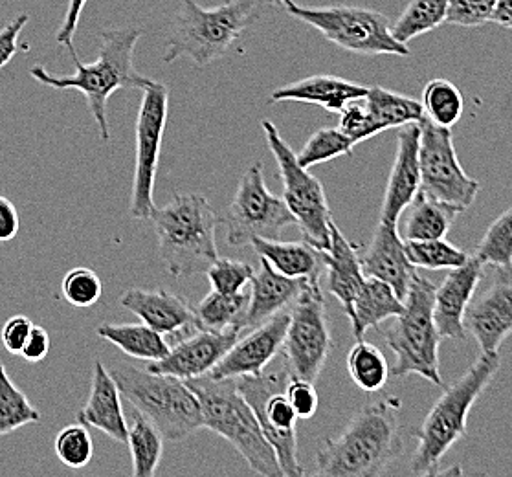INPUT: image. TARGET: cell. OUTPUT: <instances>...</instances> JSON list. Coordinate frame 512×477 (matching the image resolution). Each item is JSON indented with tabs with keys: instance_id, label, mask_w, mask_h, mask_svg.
Wrapping results in <instances>:
<instances>
[{
	"instance_id": "6da1fadb",
	"label": "cell",
	"mask_w": 512,
	"mask_h": 477,
	"mask_svg": "<svg viewBox=\"0 0 512 477\" xmlns=\"http://www.w3.org/2000/svg\"><path fill=\"white\" fill-rule=\"evenodd\" d=\"M401 402H373L349 421L338 437L323 441L314 474L322 477H375L386 472L401 452Z\"/></svg>"
},
{
	"instance_id": "7a4b0ae2",
	"label": "cell",
	"mask_w": 512,
	"mask_h": 477,
	"mask_svg": "<svg viewBox=\"0 0 512 477\" xmlns=\"http://www.w3.org/2000/svg\"><path fill=\"white\" fill-rule=\"evenodd\" d=\"M142 37L136 26L101 32L100 56L83 65L76 50L70 52L76 72L72 76H54L45 67H34L30 76L41 85L57 90H79L89 105L90 114L98 125L103 142L111 140V125L107 116V103L116 90L147 87L153 79L144 78L134 68V48Z\"/></svg>"
},
{
	"instance_id": "3957f363",
	"label": "cell",
	"mask_w": 512,
	"mask_h": 477,
	"mask_svg": "<svg viewBox=\"0 0 512 477\" xmlns=\"http://www.w3.org/2000/svg\"><path fill=\"white\" fill-rule=\"evenodd\" d=\"M149 221L153 222L158 254L169 276H197L219 259L215 241L219 221L204 195H175L164 208H155Z\"/></svg>"
},
{
	"instance_id": "277c9868",
	"label": "cell",
	"mask_w": 512,
	"mask_h": 477,
	"mask_svg": "<svg viewBox=\"0 0 512 477\" xmlns=\"http://www.w3.org/2000/svg\"><path fill=\"white\" fill-rule=\"evenodd\" d=\"M498 369V353H481L467 373L445 389L426 415L421 428L413 433L417 437V448L412 457L413 474L434 476L441 459L467 435L468 413L479 395L489 388Z\"/></svg>"
},
{
	"instance_id": "5b68a950",
	"label": "cell",
	"mask_w": 512,
	"mask_h": 477,
	"mask_svg": "<svg viewBox=\"0 0 512 477\" xmlns=\"http://www.w3.org/2000/svg\"><path fill=\"white\" fill-rule=\"evenodd\" d=\"M186 382L201 402L202 428L232 444L259 476L285 477L278 455L263 435L256 413L239 393L235 378L199 377Z\"/></svg>"
},
{
	"instance_id": "8992f818",
	"label": "cell",
	"mask_w": 512,
	"mask_h": 477,
	"mask_svg": "<svg viewBox=\"0 0 512 477\" xmlns=\"http://www.w3.org/2000/svg\"><path fill=\"white\" fill-rule=\"evenodd\" d=\"M259 2L230 0L215 8H202L195 0H182L167 35L164 63L188 57L195 67L204 68L226 56L256 19Z\"/></svg>"
},
{
	"instance_id": "52a82bcc",
	"label": "cell",
	"mask_w": 512,
	"mask_h": 477,
	"mask_svg": "<svg viewBox=\"0 0 512 477\" xmlns=\"http://www.w3.org/2000/svg\"><path fill=\"white\" fill-rule=\"evenodd\" d=\"M122 397L155 424L166 441L180 443L201 430V402L186 380L120 364L112 367Z\"/></svg>"
},
{
	"instance_id": "ba28073f",
	"label": "cell",
	"mask_w": 512,
	"mask_h": 477,
	"mask_svg": "<svg viewBox=\"0 0 512 477\" xmlns=\"http://www.w3.org/2000/svg\"><path fill=\"white\" fill-rule=\"evenodd\" d=\"M434 292V283L417 274L402 300L404 309L384 331V338L395 356L391 375H419L435 386H443L439 369V345L443 336L435 325Z\"/></svg>"
},
{
	"instance_id": "9c48e42d",
	"label": "cell",
	"mask_w": 512,
	"mask_h": 477,
	"mask_svg": "<svg viewBox=\"0 0 512 477\" xmlns=\"http://www.w3.org/2000/svg\"><path fill=\"white\" fill-rule=\"evenodd\" d=\"M283 8L347 52L362 56H410L408 45H402L391 35L388 17L375 10L358 6L314 8L300 6L292 0H287Z\"/></svg>"
},
{
	"instance_id": "30bf717a",
	"label": "cell",
	"mask_w": 512,
	"mask_h": 477,
	"mask_svg": "<svg viewBox=\"0 0 512 477\" xmlns=\"http://www.w3.org/2000/svg\"><path fill=\"white\" fill-rule=\"evenodd\" d=\"M263 131L268 149L276 158L279 175L283 180V197L303 239L320 252L331 246V208L325 197L322 182L298 164L296 153L279 134L278 127L270 120H263Z\"/></svg>"
},
{
	"instance_id": "8fae6325",
	"label": "cell",
	"mask_w": 512,
	"mask_h": 477,
	"mask_svg": "<svg viewBox=\"0 0 512 477\" xmlns=\"http://www.w3.org/2000/svg\"><path fill=\"white\" fill-rule=\"evenodd\" d=\"M289 369L259 373L252 377L235 378V384L243 399L256 413L257 422L278 455V463L285 477L303 476L298 461V415L287 399Z\"/></svg>"
},
{
	"instance_id": "7c38bea8",
	"label": "cell",
	"mask_w": 512,
	"mask_h": 477,
	"mask_svg": "<svg viewBox=\"0 0 512 477\" xmlns=\"http://www.w3.org/2000/svg\"><path fill=\"white\" fill-rule=\"evenodd\" d=\"M333 347L320 281H309L290 307L283 356L290 377L316 382Z\"/></svg>"
},
{
	"instance_id": "4fadbf2b",
	"label": "cell",
	"mask_w": 512,
	"mask_h": 477,
	"mask_svg": "<svg viewBox=\"0 0 512 477\" xmlns=\"http://www.w3.org/2000/svg\"><path fill=\"white\" fill-rule=\"evenodd\" d=\"M224 222L226 243L232 246L250 245L254 237L279 239L287 226L296 224L285 200L268 191L261 162L241 177Z\"/></svg>"
},
{
	"instance_id": "5bb4252c",
	"label": "cell",
	"mask_w": 512,
	"mask_h": 477,
	"mask_svg": "<svg viewBox=\"0 0 512 477\" xmlns=\"http://www.w3.org/2000/svg\"><path fill=\"white\" fill-rule=\"evenodd\" d=\"M144 98L136 118V164L129 213L145 221L155 210V182L158 160L169 116V89L164 83L151 81L144 87Z\"/></svg>"
},
{
	"instance_id": "9a60e30c",
	"label": "cell",
	"mask_w": 512,
	"mask_h": 477,
	"mask_svg": "<svg viewBox=\"0 0 512 477\" xmlns=\"http://www.w3.org/2000/svg\"><path fill=\"white\" fill-rule=\"evenodd\" d=\"M419 127L421 191L461 211L467 210L474 204L481 186L476 178L468 177L465 167L461 166L452 129L439 127L426 118Z\"/></svg>"
},
{
	"instance_id": "2e32d148",
	"label": "cell",
	"mask_w": 512,
	"mask_h": 477,
	"mask_svg": "<svg viewBox=\"0 0 512 477\" xmlns=\"http://www.w3.org/2000/svg\"><path fill=\"white\" fill-rule=\"evenodd\" d=\"M489 285L474 294L463 316V327L479 353H498L512 334V267H490Z\"/></svg>"
},
{
	"instance_id": "e0dca14e",
	"label": "cell",
	"mask_w": 512,
	"mask_h": 477,
	"mask_svg": "<svg viewBox=\"0 0 512 477\" xmlns=\"http://www.w3.org/2000/svg\"><path fill=\"white\" fill-rule=\"evenodd\" d=\"M241 333L243 331L239 327H230L224 331H206L197 327L186 334V338L171 345L164 358L149 362L145 369L182 380L206 377L230 351Z\"/></svg>"
},
{
	"instance_id": "ac0fdd59",
	"label": "cell",
	"mask_w": 512,
	"mask_h": 477,
	"mask_svg": "<svg viewBox=\"0 0 512 477\" xmlns=\"http://www.w3.org/2000/svg\"><path fill=\"white\" fill-rule=\"evenodd\" d=\"M290 311H281L268 322L250 329L243 338L239 336L230 351L213 367L212 378H241L259 375L278 355L283 347L285 333L289 327Z\"/></svg>"
},
{
	"instance_id": "d6986e66",
	"label": "cell",
	"mask_w": 512,
	"mask_h": 477,
	"mask_svg": "<svg viewBox=\"0 0 512 477\" xmlns=\"http://www.w3.org/2000/svg\"><path fill=\"white\" fill-rule=\"evenodd\" d=\"M419 136H421L419 123H408L399 131L397 153H395L388 186H386L382 208H380V221L399 224L402 213L421 191Z\"/></svg>"
},
{
	"instance_id": "ffe728a7",
	"label": "cell",
	"mask_w": 512,
	"mask_h": 477,
	"mask_svg": "<svg viewBox=\"0 0 512 477\" xmlns=\"http://www.w3.org/2000/svg\"><path fill=\"white\" fill-rule=\"evenodd\" d=\"M485 268L479 259L470 256L463 267L452 268L443 283L435 287L434 320L443 338H465L467 331L463 327V316L485 276Z\"/></svg>"
},
{
	"instance_id": "44dd1931",
	"label": "cell",
	"mask_w": 512,
	"mask_h": 477,
	"mask_svg": "<svg viewBox=\"0 0 512 477\" xmlns=\"http://www.w3.org/2000/svg\"><path fill=\"white\" fill-rule=\"evenodd\" d=\"M366 278H375L388 283L397 296L404 300L417 268L413 267L404 250V239L397 224L380 221L369 241L368 248L360 256Z\"/></svg>"
},
{
	"instance_id": "7402d4cb",
	"label": "cell",
	"mask_w": 512,
	"mask_h": 477,
	"mask_svg": "<svg viewBox=\"0 0 512 477\" xmlns=\"http://www.w3.org/2000/svg\"><path fill=\"white\" fill-rule=\"evenodd\" d=\"M123 309L133 312L142 323L160 334L191 333L197 329L195 309L182 296L169 294L164 289L125 290L120 298Z\"/></svg>"
},
{
	"instance_id": "603a6c76",
	"label": "cell",
	"mask_w": 512,
	"mask_h": 477,
	"mask_svg": "<svg viewBox=\"0 0 512 477\" xmlns=\"http://www.w3.org/2000/svg\"><path fill=\"white\" fill-rule=\"evenodd\" d=\"M261 270L250 279V296L243 318V331L268 322L278 312L287 311L298 300L309 279L287 278L279 274L267 259L259 257Z\"/></svg>"
},
{
	"instance_id": "cb8c5ba5",
	"label": "cell",
	"mask_w": 512,
	"mask_h": 477,
	"mask_svg": "<svg viewBox=\"0 0 512 477\" xmlns=\"http://www.w3.org/2000/svg\"><path fill=\"white\" fill-rule=\"evenodd\" d=\"M78 421L87 428H96L118 443L127 444V417L123 411L122 393L109 369L101 360H94L92 386L87 404L78 411Z\"/></svg>"
},
{
	"instance_id": "d4e9b609",
	"label": "cell",
	"mask_w": 512,
	"mask_h": 477,
	"mask_svg": "<svg viewBox=\"0 0 512 477\" xmlns=\"http://www.w3.org/2000/svg\"><path fill=\"white\" fill-rule=\"evenodd\" d=\"M322 263L327 268V289L349 316L366 283V274L362 270L358 246L347 241L334 221H331V246L327 252H322Z\"/></svg>"
},
{
	"instance_id": "484cf974",
	"label": "cell",
	"mask_w": 512,
	"mask_h": 477,
	"mask_svg": "<svg viewBox=\"0 0 512 477\" xmlns=\"http://www.w3.org/2000/svg\"><path fill=\"white\" fill-rule=\"evenodd\" d=\"M369 87H362L353 81L338 76H311L294 81L270 94V103L279 101H300L322 107L323 111L340 114L349 101L360 100L368 94Z\"/></svg>"
},
{
	"instance_id": "4316f807",
	"label": "cell",
	"mask_w": 512,
	"mask_h": 477,
	"mask_svg": "<svg viewBox=\"0 0 512 477\" xmlns=\"http://www.w3.org/2000/svg\"><path fill=\"white\" fill-rule=\"evenodd\" d=\"M362 101L366 107L369 138L388 129H401L408 123H421L426 118L421 101L382 87L368 89Z\"/></svg>"
},
{
	"instance_id": "83f0119b",
	"label": "cell",
	"mask_w": 512,
	"mask_h": 477,
	"mask_svg": "<svg viewBox=\"0 0 512 477\" xmlns=\"http://www.w3.org/2000/svg\"><path fill=\"white\" fill-rule=\"evenodd\" d=\"M250 246L256 250L257 256L267 259L279 274H283L287 278L320 281L322 252L309 245L307 241L283 243L279 239L254 237L250 241Z\"/></svg>"
},
{
	"instance_id": "f1b7e54d",
	"label": "cell",
	"mask_w": 512,
	"mask_h": 477,
	"mask_svg": "<svg viewBox=\"0 0 512 477\" xmlns=\"http://www.w3.org/2000/svg\"><path fill=\"white\" fill-rule=\"evenodd\" d=\"M406 210L408 213L399 230L404 241L445 239L457 215L461 213L456 206L434 199L423 191L417 193V197L412 200V204Z\"/></svg>"
},
{
	"instance_id": "f546056e",
	"label": "cell",
	"mask_w": 512,
	"mask_h": 477,
	"mask_svg": "<svg viewBox=\"0 0 512 477\" xmlns=\"http://www.w3.org/2000/svg\"><path fill=\"white\" fill-rule=\"evenodd\" d=\"M402 309L404 301L388 283L380 279L366 278V283L353 305V311L349 314L355 338L362 340L368 329L380 327L382 323L393 320L401 314Z\"/></svg>"
},
{
	"instance_id": "4dcf8cb0",
	"label": "cell",
	"mask_w": 512,
	"mask_h": 477,
	"mask_svg": "<svg viewBox=\"0 0 512 477\" xmlns=\"http://www.w3.org/2000/svg\"><path fill=\"white\" fill-rule=\"evenodd\" d=\"M96 334L101 340L116 345L125 355L147 362L164 358L171 347L164 334L145 323H103L96 329Z\"/></svg>"
},
{
	"instance_id": "1f68e13d",
	"label": "cell",
	"mask_w": 512,
	"mask_h": 477,
	"mask_svg": "<svg viewBox=\"0 0 512 477\" xmlns=\"http://www.w3.org/2000/svg\"><path fill=\"white\" fill-rule=\"evenodd\" d=\"M164 435L145 415L133 408L127 422V446L133 457L134 477H153L164 454Z\"/></svg>"
},
{
	"instance_id": "d6a6232c",
	"label": "cell",
	"mask_w": 512,
	"mask_h": 477,
	"mask_svg": "<svg viewBox=\"0 0 512 477\" xmlns=\"http://www.w3.org/2000/svg\"><path fill=\"white\" fill-rule=\"evenodd\" d=\"M448 0H412L401 17L390 24V32L399 43L408 45L413 39L434 32L446 23Z\"/></svg>"
},
{
	"instance_id": "836d02e7",
	"label": "cell",
	"mask_w": 512,
	"mask_h": 477,
	"mask_svg": "<svg viewBox=\"0 0 512 477\" xmlns=\"http://www.w3.org/2000/svg\"><path fill=\"white\" fill-rule=\"evenodd\" d=\"M248 294H223L212 290L201 305L195 309L197 327L206 331H224L230 327H239L243 331Z\"/></svg>"
},
{
	"instance_id": "e575fe53",
	"label": "cell",
	"mask_w": 512,
	"mask_h": 477,
	"mask_svg": "<svg viewBox=\"0 0 512 477\" xmlns=\"http://www.w3.org/2000/svg\"><path fill=\"white\" fill-rule=\"evenodd\" d=\"M347 371L349 377L358 388L366 393H377L386 386L390 378L388 358L377 345L369 344L364 338L347 355Z\"/></svg>"
},
{
	"instance_id": "d590c367",
	"label": "cell",
	"mask_w": 512,
	"mask_h": 477,
	"mask_svg": "<svg viewBox=\"0 0 512 477\" xmlns=\"http://www.w3.org/2000/svg\"><path fill=\"white\" fill-rule=\"evenodd\" d=\"M423 109L426 120L452 129L465 112V98L452 81L432 79L424 87Z\"/></svg>"
},
{
	"instance_id": "8d00e7d4",
	"label": "cell",
	"mask_w": 512,
	"mask_h": 477,
	"mask_svg": "<svg viewBox=\"0 0 512 477\" xmlns=\"http://www.w3.org/2000/svg\"><path fill=\"white\" fill-rule=\"evenodd\" d=\"M39 419L41 413L35 410L23 391L13 384L6 366L0 362V437L39 422Z\"/></svg>"
},
{
	"instance_id": "74e56055",
	"label": "cell",
	"mask_w": 512,
	"mask_h": 477,
	"mask_svg": "<svg viewBox=\"0 0 512 477\" xmlns=\"http://www.w3.org/2000/svg\"><path fill=\"white\" fill-rule=\"evenodd\" d=\"M404 250L413 267L426 270H452L463 267L470 257L465 250L448 243L446 239L404 241Z\"/></svg>"
},
{
	"instance_id": "f35d334b",
	"label": "cell",
	"mask_w": 512,
	"mask_h": 477,
	"mask_svg": "<svg viewBox=\"0 0 512 477\" xmlns=\"http://www.w3.org/2000/svg\"><path fill=\"white\" fill-rule=\"evenodd\" d=\"M474 257L485 267H512V206L490 224Z\"/></svg>"
},
{
	"instance_id": "ab89813d",
	"label": "cell",
	"mask_w": 512,
	"mask_h": 477,
	"mask_svg": "<svg viewBox=\"0 0 512 477\" xmlns=\"http://www.w3.org/2000/svg\"><path fill=\"white\" fill-rule=\"evenodd\" d=\"M353 149L355 144L349 140L347 134L340 131V127H327L312 134L296 158L301 167L311 169L334 158L353 155Z\"/></svg>"
},
{
	"instance_id": "60d3db41",
	"label": "cell",
	"mask_w": 512,
	"mask_h": 477,
	"mask_svg": "<svg viewBox=\"0 0 512 477\" xmlns=\"http://www.w3.org/2000/svg\"><path fill=\"white\" fill-rule=\"evenodd\" d=\"M54 448L59 461L74 470L85 468L94 457V441L90 437L89 428L81 422L57 433Z\"/></svg>"
},
{
	"instance_id": "b9f144b4",
	"label": "cell",
	"mask_w": 512,
	"mask_h": 477,
	"mask_svg": "<svg viewBox=\"0 0 512 477\" xmlns=\"http://www.w3.org/2000/svg\"><path fill=\"white\" fill-rule=\"evenodd\" d=\"M61 292L70 305L87 309L100 301L103 285H101L100 276L94 270L83 267L74 268L63 278Z\"/></svg>"
},
{
	"instance_id": "7bdbcfd3",
	"label": "cell",
	"mask_w": 512,
	"mask_h": 477,
	"mask_svg": "<svg viewBox=\"0 0 512 477\" xmlns=\"http://www.w3.org/2000/svg\"><path fill=\"white\" fill-rule=\"evenodd\" d=\"M254 268L243 261L234 259H217L212 267L206 270L208 279L212 283L213 290L223 294H241L250 285V279L254 276Z\"/></svg>"
},
{
	"instance_id": "ee69618b",
	"label": "cell",
	"mask_w": 512,
	"mask_h": 477,
	"mask_svg": "<svg viewBox=\"0 0 512 477\" xmlns=\"http://www.w3.org/2000/svg\"><path fill=\"white\" fill-rule=\"evenodd\" d=\"M498 0H448L446 23L463 28H478L492 21Z\"/></svg>"
},
{
	"instance_id": "f6af8a7d",
	"label": "cell",
	"mask_w": 512,
	"mask_h": 477,
	"mask_svg": "<svg viewBox=\"0 0 512 477\" xmlns=\"http://www.w3.org/2000/svg\"><path fill=\"white\" fill-rule=\"evenodd\" d=\"M285 393H287V399H289L290 406L296 411L298 419H312L316 415L318 391L314 389V382L290 377Z\"/></svg>"
},
{
	"instance_id": "bcb514c9",
	"label": "cell",
	"mask_w": 512,
	"mask_h": 477,
	"mask_svg": "<svg viewBox=\"0 0 512 477\" xmlns=\"http://www.w3.org/2000/svg\"><path fill=\"white\" fill-rule=\"evenodd\" d=\"M32 327H34V322L28 316H23V314L12 316L8 322L4 323L2 333H0V340H2L4 349L12 355H21L24 342L32 331Z\"/></svg>"
},
{
	"instance_id": "7dc6e473",
	"label": "cell",
	"mask_w": 512,
	"mask_h": 477,
	"mask_svg": "<svg viewBox=\"0 0 512 477\" xmlns=\"http://www.w3.org/2000/svg\"><path fill=\"white\" fill-rule=\"evenodd\" d=\"M28 19L30 17L23 13L0 30V70L6 67L19 52V35L23 32L24 26L28 24Z\"/></svg>"
},
{
	"instance_id": "c3c4849f",
	"label": "cell",
	"mask_w": 512,
	"mask_h": 477,
	"mask_svg": "<svg viewBox=\"0 0 512 477\" xmlns=\"http://www.w3.org/2000/svg\"><path fill=\"white\" fill-rule=\"evenodd\" d=\"M89 0H68L67 15L65 21L61 24L59 32H57L56 39L59 45L67 46L68 52H74V35L78 32L79 19L83 8Z\"/></svg>"
},
{
	"instance_id": "681fc988",
	"label": "cell",
	"mask_w": 512,
	"mask_h": 477,
	"mask_svg": "<svg viewBox=\"0 0 512 477\" xmlns=\"http://www.w3.org/2000/svg\"><path fill=\"white\" fill-rule=\"evenodd\" d=\"M50 345H52V340H50V334H48L45 327L34 325L30 334H28V338H26V342H24L21 356H23L26 362L37 364V362L45 360L46 356H48Z\"/></svg>"
},
{
	"instance_id": "f907efd6",
	"label": "cell",
	"mask_w": 512,
	"mask_h": 477,
	"mask_svg": "<svg viewBox=\"0 0 512 477\" xmlns=\"http://www.w3.org/2000/svg\"><path fill=\"white\" fill-rule=\"evenodd\" d=\"M21 230V217L12 200L0 195V243H10Z\"/></svg>"
},
{
	"instance_id": "816d5d0a",
	"label": "cell",
	"mask_w": 512,
	"mask_h": 477,
	"mask_svg": "<svg viewBox=\"0 0 512 477\" xmlns=\"http://www.w3.org/2000/svg\"><path fill=\"white\" fill-rule=\"evenodd\" d=\"M492 21L512 30V0H498L492 12Z\"/></svg>"
},
{
	"instance_id": "f5cc1de1",
	"label": "cell",
	"mask_w": 512,
	"mask_h": 477,
	"mask_svg": "<svg viewBox=\"0 0 512 477\" xmlns=\"http://www.w3.org/2000/svg\"><path fill=\"white\" fill-rule=\"evenodd\" d=\"M270 2H274L276 6H285V2H287V0H270Z\"/></svg>"
}]
</instances>
